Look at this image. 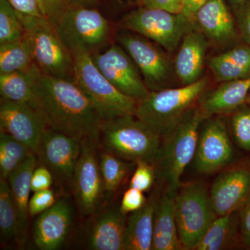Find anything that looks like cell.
<instances>
[{
	"mask_svg": "<svg viewBox=\"0 0 250 250\" xmlns=\"http://www.w3.org/2000/svg\"><path fill=\"white\" fill-rule=\"evenodd\" d=\"M33 105L48 129L98 144L103 120L75 80L41 72L34 86Z\"/></svg>",
	"mask_w": 250,
	"mask_h": 250,
	"instance_id": "6da1fadb",
	"label": "cell"
},
{
	"mask_svg": "<svg viewBox=\"0 0 250 250\" xmlns=\"http://www.w3.org/2000/svg\"><path fill=\"white\" fill-rule=\"evenodd\" d=\"M210 117L201 108H192L169 132L161 139L154 165L166 191L177 193L181 177L195 157L199 139V128Z\"/></svg>",
	"mask_w": 250,
	"mask_h": 250,
	"instance_id": "7a4b0ae2",
	"label": "cell"
},
{
	"mask_svg": "<svg viewBox=\"0 0 250 250\" xmlns=\"http://www.w3.org/2000/svg\"><path fill=\"white\" fill-rule=\"evenodd\" d=\"M100 141L106 152L125 161L154 164L161 136L134 115L103 121Z\"/></svg>",
	"mask_w": 250,
	"mask_h": 250,
	"instance_id": "3957f363",
	"label": "cell"
},
{
	"mask_svg": "<svg viewBox=\"0 0 250 250\" xmlns=\"http://www.w3.org/2000/svg\"><path fill=\"white\" fill-rule=\"evenodd\" d=\"M17 13L30 45L34 63L47 76L75 80L73 55L45 17Z\"/></svg>",
	"mask_w": 250,
	"mask_h": 250,
	"instance_id": "277c9868",
	"label": "cell"
},
{
	"mask_svg": "<svg viewBox=\"0 0 250 250\" xmlns=\"http://www.w3.org/2000/svg\"><path fill=\"white\" fill-rule=\"evenodd\" d=\"M207 83V79L203 78L181 88L149 91L146 98L138 101L135 116L162 138L192 108Z\"/></svg>",
	"mask_w": 250,
	"mask_h": 250,
	"instance_id": "5b68a950",
	"label": "cell"
},
{
	"mask_svg": "<svg viewBox=\"0 0 250 250\" xmlns=\"http://www.w3.org/2000/svg\"><path fill=\"white\" fill-rule=\"evenodd\" d=\"M75 82L93 104L103 121L134 115L138 100L119 91L99 70L88 53L72 54Z\"/></svg>",
	"mask_w": 250,
	"mask_h": 250,
	"instance_id": "8992f818",
	"label": "cell"
},
{
	"mask_svg": "<svg viewBox=\"0 0 250 250\" xmlns=\"http://www.w3.org/2000/svg\"><path fill=\"white\" fill-rule=\"evenodd\" d=\"M57 32L72 54L98 52L107 43L109 22L98 11L70 4L58 24Z\"/></svg>",
	"mask_w": 250,
	"mask_h": 250,
	"instance_id": "52a82bcc",
	"label": "cell"
},
{
	"mask_svg": "<svg viewBox=\"0 0 250 250\" xmlns=\"http://www.w3.org/2000/svg\"><path fill=\"white\" fill-rule=\"evenodd\" d=\"M175 216L182 249L195 250L218 215L207 188L193 183L180 187L177 190Z\"/></svg>",
	"mask_w": 250,
	"mask_h": 250,
	"instance_id": "ba28073f",
	"label": "cell"
},
{
	"mask_svg": "<svg viewBox=\"0 0 250 250\" xmlns=\"http://www.w3.org/2000/svg\"><path fill=\"white\" fill-rule=\"evenodd\" d=\"M195 22L183 14L140 6L125 16L122 27L154 41L168 52H174Z\"/></svg>",
	"mask_w": 250,
	"mask_h": 250,
	"instance_id": "9c48e42d",
	"label": "cell"
},
{
	"mask_svg": "<svg viewBox=\"0 0 250 250\" xmlns=\"http://www.w3.org/2000/svg\"><path fill=\"white\" fill-rule=\"evenodd\" d=\"M90 55L99 70L121 93L138 101L149 93L139 67L122 46L113 44L103 53Z\"/></svg>",
	"mask_w": 250,
	"mask_h": 250,
	"instance_id": "30bf717a",
	"label": "cell"
},
{
	"mask_svg": "<svg viewBox=\"0 0 250 250\" xmlns=\"http://www.w3.org/2000/svg\"><path fill=\"white\" fill-rule=\"evenodd\" d=\"M82 141L55 130L45 129L36 154L41 164L51 171L62 183L72 182L79 160Z\"/></svg>",
	"mask_w": 250,
	"mask_h": 250,
	"instance_id": "8fae6325",
	"label": "cell"
},
{
	"mask_svg": "<svg viewBox=\"0 0 250 250\" xmlns=\"http://www.w3.org/2000/svg\"><path fill=\"white\" fill-rule=\"evenodd\" d=\"M1 131L11 135L35 153L47 125L32 103H16L1 98Z\"/></svg>",
	"mask_w": 250,
	"mask_h": 250,
	"instance_id": "7c38bea8",
	"label": "cell"
},
{
	"mask_svg": "<svg viewBox=\"0 0 250 250\" xmlns=\"http://www.w3.org/2000/svg\"><path fill=\"white\" fill-rule=\"evenodd\" d=\"M96 146L92 142L82 141L80 158L72 178L77 205L82 214L85 215L95 213L104 190Z\"/></svg>",
	"mask_w": 250,
	"mask_h": 250,
	"instance_id": "4fadbf2b",
	"label": "cell"
},
{
	"mask_svg": "<svg viewBox=\"0 0 250 250\" xmlns=\"http://www.w3.org/2000/svg\"><path fill=\"white\" fill-rule=\"evenodd\" d=\"M118 39L136 62L149 91L164 89L170 74L165 54L143 36L122 33Z\"/></svg>",
	"mask_w": 250,
	"mask_h": 250,
	"instance_id": "5bb4252c",
	"label": "cell"
},
{
	"mask_svg": "<svg viewBox=\"0 0 250 250\" xmlns=\"http://www.w3.org/2000/svg\"><path fill=\"white\" fill-rule=\"evenodd\" d=\"M233 156L232 144L223 122L208 118L199 135L195 155L197 172L204 174L217 172L229 165Z\"/></svg>",
	"mask_w": 250,
	"mask_h": 250,
	"instance_id": "9a60e30c",
	"label": "cell"
},
{
	"mask_svg": "<svg viewBox=\"0 0 250 250\" xmlns=\"http://www.w3.org/2000/svg\"><path fill=\"white\" fill-rule=\"evenodd\" d=\"M210 197L218 216L241 208L250 199V170L236 167L223 171L212 185Z\"/></svg>",
	"mask_w": 250,
	"mask_h": 250,
	"instance_id": "2e32d148",
	"label": "cell"
},
{
	"mask_svg": "<svg viewBox=\"0 0 250 250\" xmlns=\"http://www.w3.org/2000/svg\"><path fill=\"white\" fill-rule=\"evenodd\" d=\"M72 223V209L65 200L56 202L39 215L34 225V241L42 250L59 249L67 238Z\"/></svg>",
	"mask_w": 250,
	"mask_h": 250,
	"instance_id": "e0dca14e",
	"label": "cell"
},
{
	"mask_svg": "<svg viewBox=\"0 0 250 250\" xmlns=\"http://www.w3.org/2000/svg\"><path fill=\"white\" fill-rule=\"evenodd\" d=\"M207 46L201 31L192 29L184 35L174 62L176 73L184 85L200 80Z\"/></svg>",
	"mask_w": 250,
	"mask_h": 250,
	"instance_id": "ac0fdd59",
	"label": "cell"
},
{
	"mask_svg": "<svg viewBox=\"0 0 250 250\" xmlns=\"http://www.w3.org/2000/svg\"><path fill=\"white\" fill-rule=\"evenodd\" d=\"M195 22L207 37L219 43L236 36L232 15L225 0H206L195 14Z\"/></svg>",
	"mask_w": 250,
	"mask_h": 250,
	"instance_id": "d6986e66",
	"label": "cell"
},
{
	"mask_svg": "<svg viewBox=\"0 0 250 250\" xmlns=\"http://www.w3.org/2000/svg\"><path fill=\"white\" fill-rule=\"evenodd\" d=\"M119 208L105 210L94 223L89 236V248L95 250H125L126 221Z\"/></svg>",
	"mask_w": 250,
	"mask_h": 250,
	"instance_id": "ffe728a7",
	"label": "cell"
},
{
	"mask_svg": "<svg viewBox=\"0 0 250 250\" xmlns=\"http://www.w3.org/2000/svg\"><path fill=\"white\" fill-rule=\"evenodd\" d=\"M176 194L165 190L159 197L154 213L152 250L182 249L176 223Z\"/></svg>",
	"mask_w": 250,
	"mask_h": 250,
	"instance_id": "44dd1931",
	"label": "cell"
},
{
	"mask_svg": "<svg viewBox=\"0 0 250 250\" xmlns=\"http://www.w3.org/2000/svg\"><path fill=\"white\" fill-rule=\"evenodd\" d=\"M250 90V76L224 82L200 100V107L206 114H228L244 105Z\"/></svg>",
	"mask_w": 250,
	"mask_h": 250,
	"instance_id": "7402d4cb",
	"label": "cell"
},
{
	"mask_svg": "<svg viewBox=\"0 0 250 250\" xmlns=\"http://www.w3.org/2000/svg\"><path fill=\"white\" fill-rule=\"evenodd\" d=\"M154 192L143 207L132 212L126 222L125 250H152L154 213L159 200Z\"/></svg>",
	"mask_w": 250,
	"mask_h": 250,
	"instance_id": "603a6c76",
	"label": "cell"
},
{
	"mask_svg": "<svg viewBox=\"0 0 250 250\" xmlns=\"http://www.w3.org/2000/svg\"><path fill=\"white\" fill-rule=\"evenodd\" d=\"M37 164L36 154H31L10 174L7 180L17 208L20 231L22 237L27 231L29 216L28 207L31 191V177Z\"/></svg>",
	"mask_w": 250,
	"mask_h": 250,
	"instance_id": "cb8c5ba5",
	"label": "cell"
},
{
	"mask_svg": "<svg viewBox=\"0 0 250 250\" xmlns=\"http://www.w3.org/2000/svg\"><path fill=\"white\" fill-rule=\"evenodd\" d=\"M208 66L218 82L246 78L250 74V46H240L215 56Z\"/></svg>",
	"mask_w": 250,
	"mask_h": 250,
	"instance_id": "d4e9b609",
	"label": "cell"
},
{
	"mask_svg": "<svg viewBox=\"0 0 250 250\" xmlns=\"http://www.w3.org/2000/svg\"><path fill=\"white\" fill-rule=\"evenodd\" d=\"M41 72L35 64L27 70L1 74V98L16 103H32L34 84Z\"/></svg>",
	"mask_w": 250,
	"mask_h": 250,
	"instance_id": "484cf974",
	"label": "cell"
},
{
	"mask_svg": "<svg viewBox=\"0 0 250 250\" xmlns=\"http://www.w3.org/2000/svg\"><path fill=\"white\" fill-rule=\"evenodd\" d=\"M34 65L30 45L25 36L0 45V75L27 70Z\"/></svg>",
	"mask_w": 250,
	"mask_h": 250,
	"instance_id": "4316f807",
	"label": "cell"
},
{
	"mask_svg": "<svg viewBox=\"0 0 250 250\" xmlns=\"http://www.w3.org/2000/svg\"><path fill=\"white\" fill-rule=\"evenodd\" d=\"M32 154L25 144L11 135L0 131V174L1 179L8 180L10 174L17 169Z\"/></svg>",
	"mask_w": 250,
	"mask_h": 250,
	"instance_id": "83f0119b",
	"label": "cell"
},
{
	"mask_svg": "<svg viewBox=\"0 0 250 250\" xmlns=\"http://www.w3.org/2000/svg\"><path fill=\"white\" fill-rule=\"evenodd\" d=\"M235 233L233 213L218 216L206 231L195 250L227 249L232 243Z\"/></svg>",
	"mask_w": 250,
	"mask_h": 250,
	"instance_id": "f1b7e54d",
	"label": "cell"
},
{
	"mask_svg": "<svg viewBox=\"0 0 250 250\" xmlns=\"http://www.w3.org/2000/svg\"><path fill=\"white\" fill-rule=\"evenodd\" d=\"M0 233L1 241L21 238L17 208L7 180L0 182Z\"/></svg>",
	"mask_w": 250,
	"mask_h": 250,
	"instance_id": "f546056e",
	"label": "cell"
},
{
	"mask_svg": "<svg viewBox=\"0 0 250 250\" xmlns=\"http://www.w3.org/2000/svg\"><path fill=\"white\" fill-rule=\"evenodd\" d=\"M125 160L108 152L100 156V172L103 178L104 191L113 193L119 188L128 172Z\"/></svg>",
	"mask_w": 250,
	"mask_h": 250,
	"instance_id": "4dcf8cb0",
	"label": "cell"
},
{
	"mask_svg": "<svg viewBox=\"0 0 250 250\" xmlns=\"http://www.w3.org/2000/svg\"><path fill=\"white\" fill-rule=\"evenodd\" d=\"M24 36L22 23L8 0H0V45L20 40Z\"/></svg>",
	"mask_w": 250,
	"mask_h": 250,
	"instance_id": "1f68e13d",
	"label": "cell"
},
{
	"mask_svg": "<svg viewBox=\"0 0 250 250\" xmlns=\"http://www.w3.org/2000/svg\"><path fill=\"white\" fill-rule=\"evenodd\" d=\"M232 128L238 146L250 151V108H242L233 114Z\"/></svg>",
	"mask_w": 250,
	"mask_h": 250,
	"instance_id": "d6a6232c",
	"label": "cell"
},
{
	"mask_svg": "<svg viewBox=\"0 0 250 250\" xmlns=\"http://www.w3.org/2000/svg\"><path fill=\"white\" fill-rule=\"evenodd\" d=\"M136 170L130 182V187L141 191H147L152 187L156 177L154 164L147 161H138Z\"/></svg>",
	"mask_w": 250,
	"mask_h": 250,
	"instance_id": "836d02e7",
	"label": "cell"
},
{
	"mask_svg": "<svg viewBox=\"0 0 250 250\" xmlns=\"http://www.w3.org/2000/svg\"><path fill=\"white\" fill-rule=\"evenodd\" d=\"M55 195L50 188L34 192L29 202V216H35L52 207L56 203Z\"/></svg>",
	"mask_w": 250,
	"mask_h": 250,
	"instance_id": "e575fe53",
	"label": "cell"
},
{
	"mask_svg": "<svg viewBox=\"0 0 250 250\" xmlns=\"http://www.w3.org/2000/svg\"><path fill=\"white\" fill-rule=\"evenodd\" d=\"M146 200L143 192L134 188L130 187L123 195L120 209L123 214L136 211L143 207L146 204Z\"/></svg>",
	"mask_w": 250,
	"mask_h": 250,
	"instance_id": "d590c367",
	"label": "cell"
},
{
	"mask_svg": "<svg viewBox=\"0 0 250 250\" xmlns=\"http://www.w3.org/2000/svg\"><path fill=\"white\" fill-rule=\"evenodd\" d=\"M53 179V174L45 166H36L31 177V192L50 188Z\"/></svg>",
	"mask_w": 250,
	"mask_h": 250,
	"instance_id": "8d00e7d4",
	"label": "cell"
},
{
	"mask_svg": "<svg viewBox=\"0 0 250 250\" xmlns=\"http://www.w3.org/2000/svg\"><path fill=\"white\" fill-rule=\"evenodd\" d=\"M45 10L46 18L54 26H57L67 8L70 5V0H41Z\"/></svg>",
	"mask_w": 250,
	"mask_h": 250,
	"instance_id": "74e56055",
	"label": "cell"
},
{
	"mask_svg": "<svg viewBox=\"0 0 250 250\" xmlns=\"http://www.w3.org/2000/svg\"><path fill=\"white\" fill-rule=\"evenodd\" d=\"M141 6L165 10L172 14H182L184 0H141Z\"/></svg>",
	"mask_w": 250,
	"mask_h": 250,
	"instance_id": "f35d334b",
	"label": "cell"
},
{
	"mask_svg": "<svg viewBox=\"0 0 250 250\" xmlns=\"http://www.w3.org/2000/svg\"><path fill=\"white\" fill-rule=\"evenodd\" d=\"M18 12L29 16L45 17L43 9L38 0H8Z\"/></svg>",
	"mask_w": 250,
	"mask_h": 250,
	"instance_id": "ab89813d",
	"label": "cell"
},
{
	"mask_svg": "<svg viewBox=\"0 0 250 250\" xmlns=\"http://www.w3.org/2000/svg\"><path fill=\"white\" fill-rule=\"evenodd\" d=\"M240 228L242 242L245 246L250 248V199L241 208Z\"/></svg>",
	"mask_w": 250,
	"mask_h": 250,
	"instance_id": "60d3db41",
	"label": "cell"
},
{
	"mask_svg": "<svg viewBox=\"0 0 250 250\" xmlns=\"http://www.w3.org/2000/svg\"><path fill=\"white\" fill-rule=\"evenodd\" d=\"M240 30L245 41L250 46V0L238 16Z\"/></svg>",
	"mask_w": 250,
	"mask_h": 250,
	"instance_id": "b9f144b4",
	"label": "cell"
},
{
	"mask_svg": "<svg viewBox=\"0 0 250 250\" xmlns=\"http://www.w3.org/2000/svg\"><path fill=\"white\" fill-rule=\"evenodd\" d=\"M206 0H184L182 14L192 22H195V16L197 11L205 2Z\"/></svg>",
	"mask_w": 250,
	"mask_h": 250,
	"instance_id": "7bdbcfd3",
	"label": "cell"
},
{
	"mask_svg": "<svg viewBox=\"0 0 250 250\" xmlns=\"http://www.w3.org/2000/svg\"><path fill=\"white\" fill-rule=\"evenodd\" d=\"M229 4L231 6L233 12L238 17L241 11L244 9L248 0H228Z\"/></svg>",
	"mask_w": 250,
	"mask_h": 250,
	"instance_id": "ee69618b",
	"label": "cell"
},
{
	"mask_svg": "<svg viewBox=\"0 0 250 250\" xmlns=\"http://www.w3.org/2000/svg\"><path fill=\"white\" fill-rule=\"evenodd\" d=\"M99 0H70V4H78L86 6L87 4H92L97 2Z\"/></svg>",
	"mask_w": 250,
	"mask_h": 250,
	"instance_id": "f6af8a7d",
	"label": "cell"
},
{
	"mask_svg": "<svg viewBox=\"0 0 250 250\" xmlns=\"http://www.w3.org/2000/svg\"><path fill=\"white\" fill-rule=\"evenodd\" d=\"M244 104L248 105L250 106V93L248 94V97H247L246 101H245Z\"/></svg>",
	"mask_w": 250,
	"mask_h": 250,
	"instance_id": "bcb514c9",
	"label": "cell"
},
{
	"mask_svg": "<svg viewBox=\"0 0 250 250\" xmlns=\"http://www.w3.org/2000/svg\"><path fill=\"white\" fill-rule=\"evenodd\" d=\"M129 4H139L141 2V0H127Z\"/></svg>",
	"mask_w": 250,
	"mask_h": 250,
	"instance_id": "7dc6e473",
	"label": "cell"
},
{
	"mask_svg": "<svg viewBox=\"0 0 250 250\" xmlns=\"http://www.w3.org/2000/svg\"><path fill=\"white\" fill-rule=\"evenodd\" d=\"M38 1H39V3H40L41 7L42 8V9H43L44 12H45V10H44V9H43V6H42V1H41V0H38ZM45 16H46V15H45Z\"/></svg>",
	"mask_w": 250,
	"mask_h": 250,
	"instance_id": "c3c4849f",
	"label": "cell"
}]
</instances>
